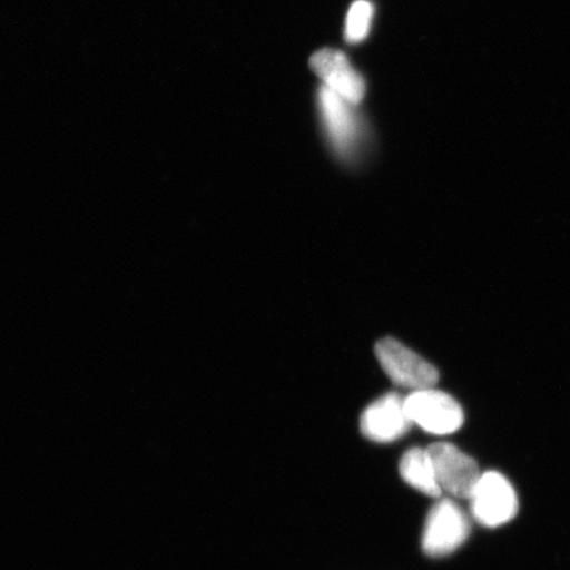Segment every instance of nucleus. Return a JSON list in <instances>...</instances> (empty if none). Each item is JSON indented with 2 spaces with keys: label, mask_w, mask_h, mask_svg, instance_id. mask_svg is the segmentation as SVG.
<instances>
[{
  "label": "nucleus",
  "mask_w": 570,
  "mask_h": 570,
  "mask_svg": "<svg viewBox=\"0 0 570 570\" xmlns=\"http://www.w3.org/2000/svg\"><path fill=\"white\" fill-rule=\"evenodd\" d=\"M354 106L331 89H320L318 107L327 139L340 158L345 160L354 159L360 153L363 137Z\"/></svg>",
  "instance_id": "7ed1b4c3"
},
{
  "label": "nucleus",
  "mask_w": 570,
  "mask_h": 570,
  "mask_svg": "<svg viewBox=\"0 0 570 570\" xmlns=\"http://www.w3.org/2000/svg\"><path fill=\"white\" fill-rule=\"evenodd\" d=\"M469 501L473 518L488 529L510 523L519 510L514 487L498 472L482 473Z\"/></svg>",
  "instance_id": "20e7f679"
},
{
  "label": "nucleus",
  "mask_w": 570,
  "mask_h": 570,
  "mask_svg": "<svg viewBox=\"0 0 570 570\" xmlns=\"http://www.w3.org/2000/svg\"><path fill=\"white\" fill-rule=\"evenodd\" d=\"M469 518L452 499H441L428 514L423 532V551L430 558H443L458 551L469 539Z\"/></svg>",
  "instance_id": "f257e3e1"
},
{
  "label": "nucleus",
  "mask_w": 570,
  "mask_h": 570,
  "mask_svg": "<svg viewBox=\"0 0 570 570\" xmlns=\"http://www.w3.org/2000/svg\"><path fill=\"white\" fill-rule=\"evenodd\" d=\"M426 451L441 491L451 497L469 499L482 475L479 463L449 443L433 444Z\"/></svg>",
  "instance_id": "423d86ee"
},
{
  "label": "nucleus",
  "mask_w": 570,
  "mask_h": 570,
  "mask_svg": "<svg viewBox=\"0 0 570 570\" xmlns=\"http://www.w3.org/2000/svg\"><path fill=\"white\" fill-rule=\"evenodd\" d=\"M404 399L390 392L370 404L361 416L363 436L377 444H390L407 434L413 424Z\"/></svg>",
  "instance_id": "0eeeda50"
},
{
  "label": "nucleus",
  "mask_w": 570,
  "mask_h": 570,
  "mask_svg": "<svg viewBox=\"0 0 570 570\" xmlns=\"http://www.w3.org/2000/svg\"><path fill=\"white\" fill-rule=\"evenodd\" d=\"M311 67L323 80L325 88L336 92L347 102L358 105L366 95V82L347 57L336 49H321L312 56Z\"/></svg>",
  "instance_id": "6e6552de"
},
{
  "label": "nucleus",
  "mask_w": 570,
  "mask_h": 570,
  "mask_svg": "<svg viewBox=\"0 0 570 570\" xmlns=\"http://www.w3.org/2000/svg\"><path fill=\"white\" fill-rule=\"evenodd\" d=\"M377 362L392 382L412 391L431 389L439 382L438 368L394 338L375 346Z\"/></svg>",
  "instance_id": "39448f33"
},
{
  "label": "nucleus",
  "mask_w": 570,
  "mask_h": 570,
  "mask_svg": "<svg viewBox=\"0 0 570 570\" xmlns=\"http://www.w3.org/2000/svg\"><path fill=\"white\" fill-rule=\"evenodd\" d=\"M404 404L412 424L438 436L458 432L465 422L460 403L433 387L413 391L404 399Z\"/></svg>",
  "instance_id": "f03ea898"
},
{
  "label": "nucleus",
  "mask_w": 570,
  "mask_h": 570,
  "mask_svg": "<svg viewBox=\"0 0 570 570\" xmlns=\"http://www.w3.org/2000/svg\"><path fill=\"white\" fill-rule=\"evenodd\" d=\"M399 473L405 483L420 493L432 498L443 494L439 487L436 473L426 449L412 448L403 454L399 463Z\"/></svg>",
  "instance_id": "1a4fd4ad"
},
{
  "label": "nucleus",
  "mask_w": 570,
  "mask_h": 570,
  "mask_svg": "<svg viewBox=\"0 0 570 570\" xmlns=\"http://www.w3.org/2000/svg\"><path fill=\"white\" fill-rule=\"evenodd\" d=\"M374 17V6L368 0H356L348 10L345 36L348 42H361L368 36Z\"/></svg>",
  "instance_id": "9d476101"
}]
</instances>
